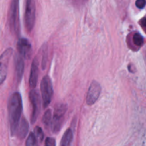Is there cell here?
<instances>
[{
  "mask_svg": "<svg viewBox=\"0 0 146 146\" xmlns=\"http://www.w3.org/2000/svg\"><path fill=\"white\" fill-rule=\"evenodd\" d=\"M9 121L11 135L17 132L22 112V100L19 93L15 92L10 96L8 103Z\"/></svg>",
  "mask_w": 146,
  "mask_h": 146,
  "instance_id": "obj_1",
  "label": "cell"
},
{
  "mask_svg": "<svg viewBox=\"0 0 146 146\" xmlns=\"http://www.w3.org/2000/svg\"><path fill=\"white\" fill-rule=\"evenodd\" d=\"M36 18L35 0H27L24 14V24L28 31H31L34 28Z\"/></svg>",
  "mask_w": 146,
  "mask_h": 146,
  "instance_id": "obj_2",
  "label": "cell"
},
{
  "mask_svg": "<svg viewBox=\"0 0 146 146\" xmlns=\"http://www.w3.org/2000/svg\"><path fill=\"white\" fill-rule=\"evenodd\" d=\"M41 91L43 100V106L44 108H46L51 103L53 96L52 83L48 76H45L41 81Z\"/></svg>",
  "mask_w": 146,
  "mask_h": 146,
  "instance_id": "obj_3",
  "label": "cell"
},
{
  "mask_svg": "<svg viewBox=\"0 0 146 146\" xmlns=\"http://www.w3.org/2000/svg\"><path fill=\"white\" fill-rule=\"evenodd\" d=\"M9 25L11 31L15 34L19 33V0H12L9 11Z\"/></svg>",
  "mask_w": 146,
  "mask_h": 146,
  "instance_id": "obj_4",
  "label": "cell"
},
{
  "mask_svg": "<svg viewBox=\"0 0 146 146\" xmlns=\"http://www.w3.org/2000/svg\"><path fill=\"white\" fill-rule=\"evenodd\" d=\"M67 106L64 104H58L56 106L54 115L51 123V128L54 133H57L61 129L63 118L66 112Z\"/></svg>",
  "mask_w": 146,
  "mask_h": 146,
  "instance_id": "obj_5",
  "label": "cell"
},
{
  "mask_svg": "<svg viewBox=\"0 0 146 146\" xmlns=\"http://www.w3.org/2000/svg\"><path fill=\"white\" fill-rule=\"evenodd\" d=\"M29 100L31 105V123H34L39 115L40 108H41L40 97L36 90L34 89V88L31 89V91L29 92Z\"/></svg>",
  "mask_w": 146,
  "mask_h": 146,
  "instance_id": "obj_6",
  "label": "cell"
},
{
  "mask_svg": "<svg viewBox=\"0 0 146 146\" xmlns=\"http://www.w3.org/2000/svg\"><path fill=\"white\" fill-rule=\"evenodd\" d=\"M12 54V48H9L0 56V85L4 83L7 78L9 64Z\"/></svg>",
  "mask_w": 146,
  "mask_h": 146,
  "instance_id": "obj_7",
  "label": "cell"
},
{
  "mask_svg": "<svg viewBox=\"0 0 146 146\" xmlns=\"http://www.w3.org/2000/svg\"><path fill=\"white\" fill-rule=\"evenodd\" d=\"M101 92V88L100 84L97 81H94L90 85L86 96L87 105L91 106L95 104L98 100Z\"/></svg>",
  "mask_w": 146,
  "mask_h": 146,
  "instance_id": "obj_8",
  "label": "cell"
},
{
  "mask_svg": "<svg viewBox=\"0 0 146 146\" xmlns=\"http://www.w3.org/2000/svg\"><path fill=\"white\" fill-rule=\"evenodd\" d=\"M17 49L18 52L23 58H29L31 52V46L29 41L24 38H19L17 43Z\"/></svg>",
  "mask_w": 146,
  "mask_h": 146,
  "instance_id": "obj_9",
  "label": "cell"
},
{
  "mask_svg": "<svg viewBox=\"0 0 146 146\" xmlns=\"http://www.w3.org/2000/svg\"><path fill=\"white\" fill-rule=\"evenodd\" d=\"M38 62L37 58H35L31 64V73H30L29 76V87L31 88H34L36 86L38 82Z\"/></svg>",
  "mask_w": 146,
  "mask_h": 146,
  "instance_id": "obj_10",
  "label": "cell"
},
{
  "mask_svg": "<svg viewBox=\"0 0 146 146\" xmlns=\"http://www.w3.org/2000/svg\"><path fill=\"white\" fill-rule=\"evenodd\" d=\"M23 57L20 54L16 56L15 57V71L16 76L18 82H20L24 74V64L23 61Z\"/></svg>",
  "mask_w": 146,
  "mask_h": 146,
  "instance_id": "obj_11",
  "label": "cell"
},
{
  "mask_svg": "<svg viewBox=\"0 0 146 146\" xmlns=\"http://www.w3.org/2000/svg\"><path fill=\"white\" fill-rule=\"evenodd\" d=\"M29 131V124L27 123V120L23 118L20 123L18 127V136L20 139H24L27 136V133Z\"/></svg>",
  "mask_w": 146,
  "mask_h": 146,
  "instance_id": "obj_12",
  "label": "cell"
},
{
  "mask_svg": "<svg viewBox=\"0 0 146 146\" xmlns=\"http://www.w3.org/2000/svg\"><path fill=\"white\" fill-rule=\"evenodd\" d=\"M73 140V131L71 129H68L63 135L60 145L61 146L69 145Z\"/></svg>",
  "mask_w": 146,
  "mask_h": 146,
  "instance_id": "obj_13",
  "label": "cell"
},
{
  "mask_svg": "<svg viewBox=\"0 0 146 146\" xmlns=\"http://www.w3.org/2000/svg\"><path fill=\"white\" fill-rule=\"evenodd\" d=\"M42 122L44 126L46 128L51 127V123H52V113H51V111L50 109L47 110L45 112L44 116H43Z\"/></svg>",
  "mask_w": 146,
  "mask_h": 146,
  "instance_id": "obj_14",
  "label": "cell"
},
{
  "mask_svg": "<svg viewBox=\"0 0 146 146\" xmlns=\"http://www.w3.org/2000/svg\"><path fill=\"white\" fill-rule=\"evenodd\" d=\"M133 41L134 44L136 46H141L144 42L143 37L139 33H135L134 34L133 37Z\"/></svg>",
  "mask_w": 146,
  "mask_h": 146,
  "instance_id": "obj_15",
  "label": "cell"
},
{
  "mask_svg": "<svg viewBox=\"0 0 146 146\" xmlns=\"http://www.w3.org/2000/svg\"><path fill=\"white\" fill-rule=\"evenodd\" d=\"M36 141V137L35 134H34L33 133H30L29 135L28 138H27V141L26 142V145L27 146H34V145H37Z\"/></svg>",
  "mask_w": 146,
  "mask_h": 146,
  "instance_id": "obj_16",
  "label": "cell"
},
{
  "mask_svg": "<svg viewBox=\"0 0 146 146\" xmlns=\"http://www.w3.org/2000/svg\"><path fill=\"white\" fill-rule=\"evenodd\" d=\"M35 135L36 137V138L38 139V141H40V143L44 141V132H43L42 129H41L40 127L36 126L35 128Z\"/></svg>",
  "mask_w": 146,
  "mask_h": 146,
  "instance_id": "obj_17",
  "label": "cell"
},
{
  "mask_svg": "<svg viewBox=\"0 0 146 146\" xmlns=\"http://www.w3.org/2000/svg\"><path fill=\"white\" fill-rule=\"evenodd\" d=\"M47 61V48H43V59H42V68L44 69L46 68Z\"/></svg>",
  "mask_w": 146,
  "mask_h": 146,
  "instance_id": "obj_18",
  "label": "cell"
},
{
  "mask_svg": "<svg viewBox=\"0 0 146 146\" xmlns=\"http://www.w3.org/2000/svg\"><path fill=\"white\" fill-rule=\"evenodd\" d=\"M45 145L46 146H55V139L53 138H47L45 141Z\"/></svg>",
  "mask_w": 146,
  "mask_h": 146,
  "instance_id": "obj_19",
  "label": "cell"
},
{
  "mask_svg": "<svg viewBox=\"0 0 146 146\" xmlns=\"http://www.w3.org/2000/svg\"><path fill=\"white\" fill-rule=\"evenodd\" d=\"M146 4V0H136L135 5L138 9H143Z\"/></svg>",
  "mask_w": 146,
  "mask_h": 146,
  "instance_id": "obj_20",
  "label": "cell"
},
{
  "mask_svg": "<svg viewBox=\"0 0 146 146\" xmlns=\"http://www.w3.org/2000/svg\"><path fill=\"white\" fill-rule=\"evenodd\" d=\"M141 24H142L143 27H146V17H144L143 19H141Z\"/></svg>",
  "mask_w": 146,
  "mask_h": 146,
  "instance_id": "obj_21",
  "label": "cell"
}]
</instances>
